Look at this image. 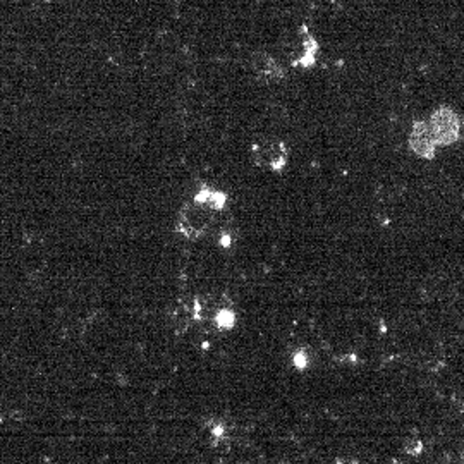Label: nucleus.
<instances>
[{"label": "nucleus", "mask_w": 464, "mask_h": 464, "mask_svg": "<svg viewBox=\"0 0 464 464\" xmlns=\"http://www.w3.org/2000/svg\"><path fill=\"white\" fill-rule=\"evenodd\" d=\"M220 244L226 246V248L231 244V238H229V234H227V232H222V235H220Z\"/></svg>", "instance_id": "nucleus-11"}, {"label": "nucleus", "mask_w": 464, "mask_h": 464, "mask_svg": "<svg viewBox=\"0 0 464 464\" xmlns=\"http://www.w3.org/2000/svg\"><path fill=\"white\" fill-rule=\"evenodd\" d=\"M407 145H409L411 152L416 155L418 158H421V160H434L438 148L427 121L413 122L409 138H407Z\"/></svg>", "instance_id": "nucleus-4"}, {"label": "nucleus", "mask_w": 464, "mask_h": 464, "mask_svg": "<svg viewBox=\"0 0 464 464\" xmlns=\"http://www.w3.org/2000/svg\"><path fill=\"white\" fill-rule=\"evenodd\" d=\"M432 135H434L437 146H452L461 139L463 133V121L454 108L442 105L435 108L434 114L430 115L428 121Z\"/></svg>", "instance_id": "nucleus-2"}, {"label": "nucleus", "mask_w": 464, "mask_h": 464, "mask_svg": "<svg viewBox=\"0 0 464 464\" xmlns=\"http://www.w3.org/2000/svg\"><path fill=\"white\" fill-rule=\"evenodd\" d=\"M249 64H251V71L255 72V76L263 83H277L286 77V69L272 54L265 50L253 52L249 57Z\"/></svg>", "instance_id": "nucleus-5"}, {"label": "nucleus", "mask_w": 464, "mask_h": 464, "mask_svg": "<svg viewBox=\"0 0 464 464\" xmlns=\"http://www.w3.org/2000/svg\"><path fill=\"white\" fill-rule=\"evenodd\" d=\"M215 325L219 327L220 330H232L235 327V313L234 309L231 308H220L219 311L215 313Z\"/></svg>", "instance_id": "nucleus-8"}, {"label": "nucleus", "mask_w": 464, "mask_h": 464, "mask_svg": "<svg viewBox=\"0 0 464 464\" xmlns=\"http://www.w3.org/2000/svg\"><path fill=\"white\" fill-rule=\"evenodd\" d=\"M61 2H66V3H79V2H83V0H61Z\"/></svg>", "instance_id": "nucleus-12"}, {"label": "nucleus", "mask_w": 464, "mask_h": 464, "mask_svg": "<svg viewBox=\"0 0 464 464\" xmlns=\"http://www.w3.org/2000/svg\"><path fill=\"white\" fill-rule=\"evenodd\" d=\"M404 452L409 456H420L423 452V442L420 438H409V441L404 444Z\"/></svg>", "instance_id": "nucleus-10"}, {"label": "nucleus", "mask_w": 464, "mask_h": 464, "mask_svg": "<svg viewBox=\"0 0 464 464\" xmlns=\"http://www.w3.org/2000/svg\"><path fill=\"white\" fill-rule=\"evenodd\" d=\"M320 44L315 35L308 30L307 24L300 28V54L293 61V68L301 71H311L318 64Z\"/></svg>", "instance_id": "nucleus-6"}, {"label": "nucleus", "mask_w": 464, "mask_h": 464, "mask_svg": "<svg viewBox=\"0 0 464 464\" xmlns=\"http://www.w3.org/2000/svg\"><path fill=\"white\" fill-rule=\"evenodd\" d=\"M289 146L282 139H260L251 146V158L256 167L272 172H282L289 164Z\"/></svg>", "instance_id": "nucleus-3"}, {"label": "nucleus", "mask_w": 464, "mask_h": 464, "mask_svg": "<svg viewBox=\"0 0 464 464\" xmlns=\"http://www.w3.org/2000/svg\"><path fill=\"white\" fill-rule=\"evenodd\" d=\"M309 363H311V360H309V354L307 349H298L296 353L293 354V367L296 368L298 371L307 370Z\"/></svg>", "instance_id": "nucleus-9"}, {"label": "nucleus", "mask_w": 464, "mask_h": 464, "mask_svg": "<svg viewBox=\"0 0 464 464\" xmlns=\"http://www.w3.org/2000/svg\"><path fill=\"white\" fill-rule=\"evenodd\" d=\"M213 217H215V213L212 210L191 200V202H186L179 209L175 229H177L182 238L189 239V241H196V239L203 238L209 232L213 222Z\"/></svg>", "instance_id": "nucleus-1"}, {"label": "nucleus", "mask_w": 464, "mask_h": 464, "mask_svg": "<svg viewBox=\"0 0 464 464\" xmlns=\"http://www.w3.org/2000/svg\"><path fill=\"white\" fill-rule=\"evenodd\" d=\"M193 202L200 203V205L206 206V209L212 210L213 213H217V212H222V210L226 209L227 195L224 191H219V189L212 188V186L202 184L198 188V191L195 193Z\"/></svg>", "instance_id": "nucleus-7"}]
</instances>
